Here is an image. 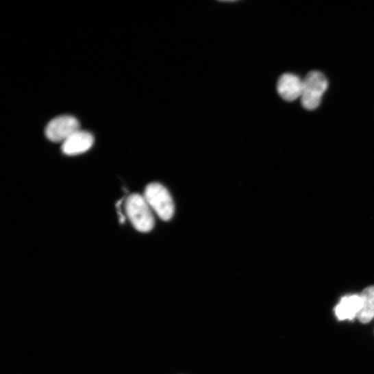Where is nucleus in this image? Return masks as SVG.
I'll list each match as a JSON object with an SVG mask.
<instances>
[{
	"label": "nucleus",
	"mask_w": 374,
	"mask_h": 374,
	"mask_svg": "<svg viewBox=\"0 0 374 374\" xmlns=\"http://www.w3.org/2000/svg\"><path fill=\"white\" fill-rule=\"evenodd\" d=\"M126 211L134 227L141 232H149L154 227L153 210L144 196L131 195L127 200Z\"/></svg>",
	"instance_id": "obj_1"
},
{
	"label": "nucleus",
	"mask_w": 374,
	"mask_h": 374,
	"mask_svg": "<svg viewBox=\"0 0 374 374\" xmlns=\"http://www.w3.org/2000/svg\"><path fill=\"white\" fill-rule=\"evenodd\" d=\"M328 88V81L321 72L312 71L303 80L301 104L308 110L316 109Z\"/></svg>",
	"instance_id": "obj_2"
},
{
	"label": "nucleus",
	"mask_w": 374,
	"mask_h": 374,
	"mask_svg": "<svg viewBox=\"0 0 374 374\" xmlns=\"http://www.w3.org/2000/svg\"><path fill=\"white\" fill-rule=\"evenodd\" d=\"M145 199L153 212L163 221H169L174 214L175 205L165 187L158 182L149 184L145 190Z\"/></svg>",
	"instance_id": "obj_3"
},
{
	"label": "nucleus",
	"mask_w": 374,
	"mask_h": 374,
	"mask_svg": "<svg viewBox=\"0 0 374 374\" xmlns=\"http://www.w3.org/2000/svg\"><path fill=\"white\" fill-rule=\"evenodd\" d=\"M79 128L80 123L75 117L70 115L60 116L48 123L45 135L53 142H64L80 130Z\"/></svg>",
	"instance_id": "obj_4"
},
{
	"label": "nucleus",
	"mask_w": 374,
	"mask_h": 374,
	"mask_svg": "<svg viewBox=\"0 0 374 374\" xmlns=\"http://www.w3.org/2000/svg\"><path fill=\"white\" fill-rule=\"evenodd\" d=\"M93 136L79 130L62 142V151L68 155H77L88 151L94 144Z\"/></svg>",
	"instance_id": "obj_5"
},
{
	"label": "nucleus",
	"mask_w": 374,
	"mask_h": 374,
	"mask_svg": "<svg viewBox=\"0 0 374 374\" xmlns=\"http://www.w3.org/2000/svg\"><path fill=\"white\" fill-rule=\"evenodd\" d=\"M303 80L293 74H284L279 79L277 91L279 95L287 101H293L301 97Z\"/></svg>",
	"instance_id": "obj_6"
},
{
	"label": "nucleus",
	"mask_w": 374,
	"mask_h": 374,
	"mask_svg": "<svg viewBox=\"0 0 374 374\" xmlns=\"http://www.w3.org/2000/svg\"><path fill=\"white\" fill-rule=\"evenodd\" d=\"M360 305V295H353L343 297L335 308L338 319L353 321L358 316Z\"/></svg>",
	"instance_id": "obj_7"
},
{
	"label": "nucleus",
	"mask_w": 374,
	"mask_h": 374,
	"mask_svg": "<svg viewBox=\"0 0 374 374\" xmlns=\"http://www.w3.org/2000/svg\"><path fill=\"white\" fill-rule=\"evenodd\" d=\"M361 305L357 319L363 323H369L374 318V286L365 288L360 295Z\"/></svg>",
	"instance_id": "obj_8"
}]
</instances>
